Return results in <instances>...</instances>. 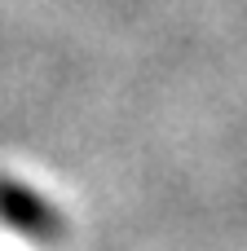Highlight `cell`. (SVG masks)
<instances>
[{"label": "cell", "mask_w": 247, "mask_h": 251, "mask_svg": "<svg viewBox=\"0 0 247 251\" xmlns=\"http://www.w3.org/2000/svg\"><path fill=\"white\" fill-rule=\"evenodd\" d=\"M0 221L22 229L27 238H40V243L57 234V212L35 190H27V185H18L9 176H0Z\"/></svg>", "instance_id": "cell-1"}]
</instances>
